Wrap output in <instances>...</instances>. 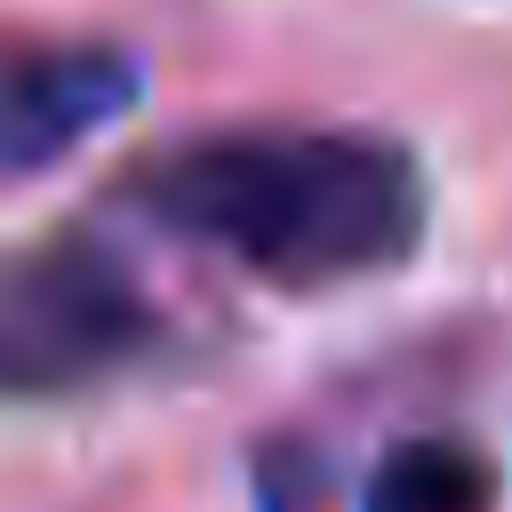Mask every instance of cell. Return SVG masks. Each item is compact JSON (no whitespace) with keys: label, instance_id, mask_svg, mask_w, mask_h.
<instances>
[{"label":"cell","instance_id":"4","mask_svg":"<svg viewBox=\"0 0 512 512\" xmlns=\"http://www.w3.org/2000/svg\"><path fill=\"white\" fill-rule=\"evenodd\" d=\"M360 512H496V464L456 432L392 440L360 480Z\"/></svg>","mask_w":512,"mask_h":512},{"label":"cell","instance_id":"1","mask_svg":"<svg viewBox=\"0 0 512 512\" xmlns=\"http://www.w3.org/2000/svg\"><path fill=\"white\" fill-rule=\"evenodd\" d=\"M120 200L264 288L384 280L424 248V160L376 128L240 120L128 160Z\"/></svg>","mask_w":512,"mask_h":512},{"label":"cell","instance_id":"2","mask_svg":"<svg viewBox=\"0 0 512 512\" xmlns=\"http://www.w3.org/2000/svg\"><path fill=\"white\" fill-rule=\"evenodd\" d=\"M160 344V304L88 232L0 240V400H72Z\"/></svg>","mask_w":512,"mask_h":512},{"label":"cell","instance_id":"3","mask_svg":"<svg viewBox=\"0 0 512 512\" xmlns=\"http://www.w3.org/2000/svg\"><path fill=\"white\" fill-rule=\"evenodd\" d=\"M144 96V64L96 32H8L0 40V184L40 176L120 128Z\"/></svg>","mask_w":512,"mask_h":512}]
</instances>
